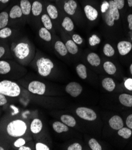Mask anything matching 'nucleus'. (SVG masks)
Instances as JSON below:
<instances>
[{
  "instance_id": "nucleus-1",
  "label": "nucleus",
  "mask_w": 132,
  "mask_h": 150,
  "mask_svg": "<svg viewBox=\"0 0 132 150\" xmlns=\"http://www.w3.org/2000/svg\"><path fill=\"white\" fill-rule=\"evenodd\" d=\"M27 130V125L22 120H15L8 123L7 132L10 137L18 138L23 136Z\"/></svg>"
},
{
  "instance_id": "nucleus-2",
  "label": "nucleus",
  "mask_w": 132,
  "mask_h": 150,
  "mask_svg": "<svg viewBox=\"0 0 132 150\" xmlns=\"http://www.w3.org/2000/svg\"><path fill=\"white\" fill-rule=\"evenodd\" d=\"M20 88L16 83L9 80H3L0 82V93L10 97H17L20 94Z\"/></svg>"
},
{
  "instance_id": "nucleus-3",
  "label": "nucleus",
  "mask_w": 132,
  "mask_h": 150,
  "mask_svg": "<svg viewBox=\"0 0 132 150\" xmlns=\"http://www.w3.org/2000/svg\"><path fill=\"white\" fill-rule=\"evenodd\" d=\"M38 71L42 77H47L54 68V64L50 59L41 57L36 62Z\"/></svg>"
},
{
  "instance_id": "nucleus-4",
  "label": "nucleus",
  "mask_w": 132,
  "mask_h": 150,
  "mask_svg": "<svg viewBox=\"0 0 132 150\" xmlns=\"http://www.w3.org/2000/svg\"><path fill=\"white\" fill-rule=\"evenodd\" d=\"M76 112L79 117L87 121H94L97 117L96 114L94 110L86 107H79L77 108Z\"/></svg>"
},
{
  "instance_id": "nucleus-5",
  "label": "nucleus",
  "mask_w": 132,
  "mask_h": 150,
  "mask_svg": "<svg viewBox=\"0 0 132 150\" xmlns=\"http://www.w3.org/2000/svg\"><path fill=\"white\" fill-rule=\"evenodd\" d=\"M14 52L18 59H23L27 57L30 53V47L28 44L20 42L16 45L14 49Z\"/></svg>"
},
{
  "instance_id": "nucleus-6",
  "label": "nucleus",
  "mask_w": 132,
  "mask_h": 150,
  "mask_svg": "<svg viewBox=\"0 0 132 150\" xmlns=\"http://www.w3.org/2000/svg\"><path fill=\"white\" fill-rule=\"evenodd\" d=\"M28 89L29 92L34 94L43 95L45 92L46 86L45 84L42 82L38 81H33L29 83Z\"/></svg>"
},
{
  "instance_id": "nucleus-7",
  "label": "nucleus",
  "mask_w": 132,
  "mask_h": 150,
  "mask_svg": "<svg viewBox=\"0 0 132 150\" xmlns=\"http://www.w3.org/2000/svg\"><path fill=\"white\" fill-rule=\"evenodd\" d=\"M66 91L70 96L76 98L78 97L82 92V86L76 82H71L66 87Z\"/></svg>"
},
{
  "instance_id": "nucleus-8",
  "label": "nucleus",
  "mask_w": 132,
  "mask_h": 150,
  "mask_svg": "<svg viewBox=\"0 0 132 150\" xmlns=\"http://www.w3.org/2000/svg\"><path fill=\"white\" fill-rule=\"evenodd\" d=\"M117 49H118L119 52L121 55L124 56L131 51L132 49V44L129 41H122L117 44Z\"/></svg>"
},
{
  "instance_id": "nucleus-9",
  "label": "nucleus",
  "mask_w": 132,
  "mask_h": 150,
  "mask_svg": "<svg viewBox=\"0 0 132 150\" xmlns=\"http://www.w3.org/2000/svg\"><path fill=\"white\" fill-rule=\"evenodd\" d=\"M109 125L114 130H119L124 126L122 118L119 115H114L109 120Z\"/></svg>"
},
{
  "instance_id": "nucleus-10",
  "label": "nucleus",
  "mask_w": 132,
  "mask_h": 150,
  "mask_svg": "<svg viewBox=\"0 0 132 150\" xmlns=\"http://www.w3.org/2000/svg\"><path fill=\"white\" fill-rule=\"evenodd\" d=\"M84 11L85 13L87 18L91 21H94L96 19L98 16V11L90 5H87L84 8Z\"/></svg>"
},
{
  "instance_id": "nucleus-11",
  "label": "nucleus",
  "mask_w": 132,
  "mask_h": 150,
  "mask_svg": "<svg viewBox=\"0 0 132 150\" xmlns=\"http://www.w3.org/2000/svg\"><path fill=\"white\" fill-rule=\"evenodd\" d=\"M77 7L78 4L75 1H74V0H69L64 4V9L67 14L73 15L76 12Z\"/></svg>"
},
{
  "instance_id": "nucleus-12",
  "label": "nucleus",
  "mask_w": 132,
  "mask_h": 150,
  "mask_svg": "<svg viewBox=\"0 0 132 150\" xmlns=\"http://www.w3.org/2000/svg\"><path fill=\"white\" fill-rule=\"evenodd\" d=\"M109 12L110 14L115 21H117L120 19V13L119 8H117V6L114 3L113 0H111L109 1Z\"/></svg>"
},
{
  "instance_id": "nucleus-13",
  "label": "nucleus",
  "mask_w": 132,
  "mask_h": 150,
  "mask_svg": "<svg viewBox=\"0 0 132 150\" xmlns=\"http://www.w3.org/2000/svg\"><path fill=\"white\" fill-rule=\"evenodd\" d=\"M20 7L24 15L27 16V15L30 14L32 10V4L29 1V0H21Z\"/></svg>"
},
{
  "instance_id": "nucleus-14",
  "label": "nucleus",
  "mask_w": 132,
  "mask_h": 150,
  "mask_svg": "<svg viewBox=\"0 0 132 150\" xmlns=\"http://www.w3.org/2000/svg\"><path fill=\"white\" fill-rule=\"evenodd\" d=\"M42 123L38 118H35L32 122L31 125V130L33 133H39L42 129Z\"/></svg>"
},
{
  "instance_id": "nucleus-15",
  "label": "nucleus",
  "mask_w": 132,
  "mask_h": 150,
  "mask_svg": "<svg viewBox=\"0 0 132 150\" xmlns=\"http://www.w3.org/2000/svg\"><path fill=\"white\" fill-rule=\"evenodd\" d=\"M22 15L23 13L20 6L15 5L11 8L10 11L9 16L11 19H16L21 18Z\"/></svg>"
},
{
  "instance_id": "nucleus-16",
  "label": "nucleus",
  "mask_w": 132,
  "mask_h": 150,
  "mask_svg": "<svg viewBox=\"0 0 132 150\" xmlns=\"http://www.w3.org/2000/svg\"><path fill=\"white\" fill-rule=\"evenodd\" d=\"M102 85L108 92H112L115 87V82L111 78L104 79L102 81Z\"/></svg>"
},
{
  "instance_id": "nucleus-17",
  "label": "nucleus",
  "mask_w": 132,
  "mask_h": 150,
  "mask_svg": "<svg viewBox=\"0 0 132 150\" xmlns=\"http://www.w3.org/2000/svg\"><path fill=\"white\" fill-rule=\"evenodd\" d=\"M87 60L92 66L98 67L101 64V59L99 56L95 53H91L87 55Z\"/></svg>"
},
{
  "instance_id": "nucleus-18",
  "label": "nucleus",
  "mask_w": 132,
  "mask_h": 150,
  "mask_svg": "<svg viewBox=\"0 0 132 150\" xmlns=\"http://www.w3.org/2000/svg\"><path fill=\"white\" fill-rule=\"evenodd\" d=\"M119 100L124 106L132 107V95L123 93L119 96Z\"/></svg>"
},
{
  "instance_id": "nucleus-19",
  "label": "nucleus",
  "mask_w": 132,
  "mask_h": 150,
  "mask_svg": "<svg viewBox=\"0 0 132 150\" xmlns=\"http://www.w3.org/2000/svg\"><path fill=\"white\" fill-rule=\"evenodd\" d=\"M54 47H55V50L62 56H66L68 53L66 45L60 41H57L55 43Z\"/></svg>"
},
{
  "instance_id": "nucleus-20",
  "label": "nucleus",
  "mask_w": 132,
  "mask_h": 150,
  "mask_svg": "<svg viewBox=\"0 0 132 150\" xmlns=\"http://www.w3.org/2000/svg\"><path fill=\"white\" fill-rule=\"evenodd\" d=\"M61 122L70 127H75L76 125V120L74 117H73L69 115H63L61 117Z\"/></svg>"
},
{
  "instance_id": "nucleus-21",
  "label": "nucleus",
  "mask_w": 132,
  "mask_h": 150,
  "mask_svg": "<svg viewBox=\"0 0 132 150\" xmlns=\"http://www.w3.org/2000/svg\"><path fill=\"white\" fill-rule=\"evenodd\" d=\"M52 127L54 130L58 133H60L62 132H67L68 130V128L66 125L60 122H55L53 123Z\"/></svg>"
},
{
  "instance_id": "nucleus-22",
  "label": "nucleus",
  "mask_w": 132,
  "mask_h": 150,
  "mask_svg": "<svg viewBox=\"0 0 132 150\" xmlns=\"http://www.w3.org/2000/svg\"><path fill=\"white\" fill-rule=\"evenodd\" d=\"M42 11V4L38 1H35L32 4L31 11L35 16H38Z\"/></svg>"
},
{
  "instance_id": "nucleus-23",
  "label": "nucleus",
  "mask_w": 132,
  "mask_h": 150,
  "mask_svg": "<svg viewBox=\"0 0 132 150\" xmlns=\"http://www.w3.org/2000/svg\"><path fill=\"white\" fill-rule=\"evenodd\" d=\"M66 46L68 52H69L71 54H75L78 52V47L76 44L73 40H68L66 42Z\"/></svg>"
},
{
  "instance_id": "nucleus-24",
  "label": "nucleus",
  "mask_w": 132,
  "mask_h": 150,
  "mask_svg": "<svg viewBox=\"0 0 132 150\" xmlns=\"http://www.w3.org/2000/svg\"><path fill=\"white\" fill-rule=\"evenodd\" d=\"M39 35L42 40H43L44 41H48V42L50 41L52 38L51 33L49 32V30H48L45 27L41 28L39 29Z\"/></svg>"
},
{
  "instance_id": "nucleus-25",
  "label": "nucleus",
  "mask_w": 132,
  "mask_h": 150,
  "mask_svg": "<svg viewBox=\"0 0 132 150\" xmlns=\"http://www.w3.org/2000/svg\"><path fill=\"white\" fill-rule=\"evenodd\" d=\"M62 26L67 31H72L74 29V23H73L72 20L66 17L62 23Z\"/></svg>"
},
{
  "instance_id": "nucleus-26",
  "label": "nucleus",
  "mask_w": 132,
  "mask_h": 150,
  "mask_svg": "<svg viewBox=\"0 0 132 150\" xmlns=\"http://www.w3.org/2000/svg\"><path fill=\"white\" fill-rule=\"evenodd\" d=\"M103 66H104V70L105 71V72L110 75H112V74H115V72L117 71L115 65L113 63H112L111 62L107 61L104 64Z\"/></svg>"
},
{
  "instance_id": "nucleus-27",
  "label": "nucleus",
  "mask_w": 132,
  "mask_h": 150,
  "mask_svg": "<svg viewBox=\"0 0 132 150\" xmlns=\"http://www.w3.org/2000/svg\"><path fill=\"white\" fill-rule=\"evenodd\" d=\"M8 14L6 11L0 13V29L5 28L8 22Z\"/></svg>"
},
{
  "instance_id": "nucleus-28",
  "label": "nucleus",
  "mask_w": 132,
  "mask_h": 150,
  "mask_svg": "<svg viewBox=\"0 0 132 150\" xmlns=\"http://www.w3.org/2000/svg\"><path fill=\"white\" fill-rule=\"evenodd\" d=\"M41 21L43 23L44 27L47 28L48 30L52 29V23L51 21L50 17L47 14H43L41 17Z\"/></svg>"
},
{
  "instance_id": "nucleus-29",
  "label": "nucleus",
  "mask_w": 132,
  "mask_h": 150,
  "mask_svg": "<svg viewBox=\"0 0 132 150\" xmlns=\"http://www.w3.org/2000/svg\"><path fill=\"white\" fill-rule=\"evenodd\" d=\"M47 10L51 19H56L58 18V10L54 6L51 4L48 5L47 7Z\"/></svg>"
},
{
  "instance_id": "nucleus-30",
  "label": "nucleus",
  "mask_w": 132,
  "mask_h": 150,
  "mask_svg": "<svg viewBox=\"0 0 132 150\" xmlns=\"http://www.w3.org/2000/svg\"><path fill=\"white\" fill-rule=\"evenodd\" d=\"M76 71L79 77L82 79H86L87 78L86 68L83 64H79L76 67Z\"/></svg>"
},
{
  "instance_id": "nucleus-31",
  "label": "nucleus",
  "mask_w": 132,
  "mask_h": 150,
  "mask_svg": "<svg viewBox=\"0 0 132 150\" xmlns=\"http://www.w3.org/2000/svg\"><path fill=\"white\" fill-rule=\"evenodd\" d=\"M132 134V132L129 128L123 127L118 131V134L124 139H129Z\"/></svg>"
},
{
  "instance_id": "nucleus-32",
  "label": "nucleus",
  "mask_w": 132,
  "mask_h": 150,
  "mask_svg": "<svg viewBox=\"0 0 132 150\" xmlns=\"http://www.w3.org/2000/svg\"><path fill=\"white\" fill-rule=\"evenodd\" d=\"M11 70V67L8 62L1 61H0V74H6Z\"/></svg>"
},
{
  "instance_id": "nucleus-33",
  "label": "nucleus",
  "mask_w": 132,
  "mask_h": 150,
  "mask_svg": "<svg viewBox=\"0 0 132 150\" xmlns=\"http://www.w3.org/2000/svg\"><path fill=\"white\" fill-rule=\"evenodd\" d=\"M104 53L108 57L112 56L115 53V50L113 47L109 44H106L103 49Z\"/></svg>"
},
{
  "instance_id": "nucleus-34",
  "label": "nucleus",
  "mask_w": 132,
  "mask_h": 150,
  "mask_svg": "<svg viewBox=\"0 0 132 150\" xmlns=\"http://www.w3.org/2000/svg\"><path fill=\"white\" fill-rule=\"evenodd\" d=\"M12 34L11 29L9 28H4L0 30V38H6L11 36Z\"/></svg>"
},
{
  "instance_id": "nucleus-35",
  "label": "nucleus",
  "mask_w": 132,
  "mask_h": 150,
  "mask_svg": "<svg viewBox=\"0 0 132 150\" xmlns=\"http://www.w3.org/2000/svg\"><path fill=\"white\" fill-rule=\"evenodd\" d=\"M89 145L91 149L92 150H101L102 149V147L100 145V144L98 142V141L96 139H95L94 138H92L89 140Z\"/></svg>"
},
{
  "instance_id": "nucleus-36",
  "label": "nucleus",
  "mask_w": 132,
  "mask_h": 150,
  "mask_svg": "<svg viewBox=\"0 0 132 150\" xmlns=\"http://www.w3.org/2000/svg\"><path fill=\"white\" fill-rule=\"evenodd\" d=\"M105 14V22L109 26H112L114 25V19L112 17L111 15L110 14L108 10H107Z\"/></svg>"
},
{
  "instance_id": "nucleus-37",
  "label": "nucleus",
  "mask_w": 132,
  "mask_h": 150,
  "mask_svg": "<svg viewBox=\"0 0 132 150\" xmlns=\"http://www.w3.org/2000/svg\"><path fill=\"white\" fill-rule=\"evenodd\" d=\"M89 44L91 46H94L96 44H98L101 42L100 38L96 35H93L91 37L89 38Z\"/></svg>"
},
{
  "instance_id": "nucleus-38",
  "label": "nucleus",
  "mask_w": 132,
  "mask_h": 150,
  "mask_svg": "<svg viewBox=\"0 0 132 150\" xmlns=\"http://www.w3.org/2000/svg\"><path fill=\"white\" fill-rule=\"evenodd\" d=\"M67 149L68 150H82V147L80 145V144H79L78 143H74L72 145H70L68 147Z\"/></svg>"
},
{
  "instance_id": "nucleus-39",
  "label": "nucleus",
  "mask_w": 132,
  "mask_h": 150,
  "mask_svg": "<svg viewBox=\"0 0 132 150\" xmlns=\"http://www.w3.org/2000/svg\"><path fill=\"white\" fill-rule=\"evenodd\" d=\"M36 150H50V149L45 144L39 142L36 144Z\"/></svg>"
},
{
  "instance_id": "nucleus-40",
  "label": "nucleus",
  "mask_w": 132,
  "mask_h": 150,
  "mask_svg": "<svg viewBox=\"0 0 132 150\" xmlns=\"http://www.w3.org/2000/svg\"><path fill=\"white\" fill-rule=\"evenodd\" d=\"M72 39H73V41H74L76 44H81L83 42L82 38L78 34L73 35V37H72Z\"/></svg>"
},
{
  "instance_id": "nucleus-41",
  "label": "nucleus",
  "mask_w": 132,
  "mask_h": 150,
  "mask_svg": "<svg viewBox=\"0 0 132 150\" xmlns=\"http://www.w3.org/2000/svg\"><path fill=\"white\" fill-rule=\"evenodd\" d=\"M26 142L24 139L23 138H19L17 140H16L14 142V146L17 148H19L25 144Z\"/></svg>"
},
{
  "instance_id": "nucleus-42",
  "label": "nucleus",
  "mask_w": 132,
  "mask_h": 150,
  "mask_svg": "<svg viewBox=\"0 0 132 150\" xmlns=\"http://www.w3.org/2000/svg\"><path fill=\"white\" fill-rule=\"evenodd\" d=\"M119 10L122 9L124 6V0H113Z\"/></svg>"
},
{
  "instance_id": "nucleus-43",
  "label": "nucleus",
  "mask_w": 132,
  "mask_h": 150,
  "mask_svg": "<svg viewBox=\"0 0 132 150\" xmlns=\"http://www.w3.org/2000/svg\"><path fill=\"white\" fill-rule=\"evenodd\" d=\"M124 86L127 89L130 91H132V79H128L124 82Z\"/></svg>"
},
{
  "instance_id": "nucleus-44",
  "label": "nucleus",
  "mask_w": 132,
  "mask_h": 150,
  "mask_svg": "<svg viewBox=\"0 0 132 150\" xmlns=\"http://www.w3.org/2000/svg\"><path fill=\"white\" fill-rule=\"evenodd\" d=\"M109 6V3L107 1H104L101 6V12L103 13H105L108 10Z\"/></svg>"
},
{
  "instance_id": "nucleus-45",
  "label": "nucleus",
  "mask_w": 132,
  "mask_h": 150,
  "mask_svg": "<svg viewBox=\"0 0 132 150\" xmlns=\"http://www.w3.org/2000/svg\"><path fill=\"white\" fill-rule=\"evenodd\" d=\"M126 123L127 127L129 129H132V114H130L127 117Z\"/></svg>"
},
{
  "instance_id": "nucleus-46",
  "label": "nucleus",
  "mask_w": 132,
  "mask_h": 150,
  "mask_svg": "<svg viewBox=\"0 0 132 150\" xmlns=\"http://www.w3.org/2000/svg\"><path fill=\"white\" fill-rule=\"evenodd\" d=\"M7 102V99L5 97V95L0 93V106H3L6 105Z\"/></svg>"
},
{
  "instance_id": "nucleus-47",
  "label": "nucleus",
  "mask_w": 132,
  "mask_h": 150,
  "mask_svg": "<svg viewBox=\"0 0 132 150\" xmlns=\"http://www.w3.org/2000/svg\"><path fill=\"white\" fill-rule=\"evenodd\" d=\"M127 21L129 22V28L132 31V14H129L127 17Z\"/></svg>"
},
{
  "instance_id": "nucleus-48",
  "label": "nucleus",
  "mask_w": 132,
  "mask_h": 150,
  "mask_svg": "<svg viewBox=\"0 0 132 150\" xmlns=\"http://www.w3.org/2000/svg\"><path fill=\"white\" fill-rule=\"evenodd\" d=\"M5 49L3 47L0 46V58H1L5 53Z\"/></svg>"
},
{
  "instance_id": "nucleus-49",
  "label": "nucleus",
  "mask_w": 132,
  "mask_h": 150,
  "mask_svg": "<svg viewBox=\"0 0 132 150\" xmlns=\"http://www.w3.org/2000/svg\"><path fill=\"white\" fill-rule=\"evenodd\" d=\"M19 150H31V148H29L28 146H25L23 145L19 148Z\"/></svg>"
},
{
  "instance_id": "nucleus-50",
  "label": "nucleus",
  "mask_w": 132,
  "mask_h": 150,
  "mask_svg": "<svg viewBox=\"0 0 132 150\" xmlns=\"http://www.w3.org/2000/svg\"><path fill=\"white\" fill-rule=\"evenodd\" d=\"M127 3L129 7H132V0H127Z\"/></svg>"
},
{
  "instance_id": "nucleus-51",
  "label": "nucleus",
  "mask_w": 132,
  "mask_h": 150,
  "mask_svg": "<svg viewBox=\"0 0 132 150\" xmlns=\"http://www.w3.org/2000/svg\"><path fill=\"white\" fill-rule=\"evenodd\" d=\"M9 1H10V0H0V2H1V3H3V4H6V3H7Z\"/></svg>"
},
{
  "instance_id": "nucleus-52",
  "label": "nucleus",
  "mask_w": 132,
  "mask_h": 150,
  "mask_svg": "<svg viewBox=\"0 0 132 150\" xmlns=\"http://www.w3.org/2000/svg\"><path fill=\"white\" fill-rule=\"evenodd\" d=\"M130 72H131V75H132V64H131V65H130Z\"/></svg>"
},
{
  "instance_id": "nucleus-53",
  "label": "nucleus",
  "mask_w": 132,
  "mask_h": 150,
  "mask_svg": "<svg viewBox=\"0 0 132 150\" xmlns=\"http://www.w3.org/2000/svg\"><path fill=\"white\" fill-rule=\"evenodd\" d=\"M4 149L3 148V147H1V146H0V150H4Z\"/></svg>"
}]
</instances>
